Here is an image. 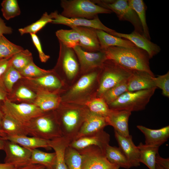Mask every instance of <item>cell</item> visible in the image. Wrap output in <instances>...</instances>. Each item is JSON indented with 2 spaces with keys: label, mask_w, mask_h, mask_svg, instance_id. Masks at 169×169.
<instances>
[{
  "label": "cell",
  "mask_w": 169,
  "mask_h": 169,
  "mask_svg": "<svg viewBox=\"0 0 169 169\" xmlns=\"http://www.w3.org/2000/svg\"><path fill=\"white\" fill-rule=\"evenodd\" d=\"M156 169H164L156 164Z\"/></svg>",
  "instance_id": "6f0895ef"
},
{
  "label": "cell",
  "mask_w": 169,
  "mask_h": 169,
  "mask_svg": "<svg viewBox=\"0 0 169 169\" xmlns=\"http://www.w3.org/2000/svg\"><path fill=\"white\" fill-rule=\"evenodd\" d=\"M1 11L3 15L7 20L19 15L20 8L17 0H4L1 3Z\"/></svg>",
  "instance_id": "60d3db41"
},
{
  "label": "cell",
  "mask_w": 169,
  "mask_h": 169,
  "mask_svg": "<svg viewBox=\"0 0 169 169\" xmlns=\"http://www.w3.org/2000/svg\"><path fill=\"white\" fill-rule=\"evenodd\" d=\"M101 68L80 76L73 85L60 95L61 102L85 105L96 97Z\"/></svg>",
  "instance_id": "6da1fadb"
},
{
  "label": "cell",
  "mask_w": 169,
  "mask_h": 169,
  "mask_svg": "<svg viewBox=\"0 0 169 169\" xmlns=\"http://www.w3.org/2000/svg\"><path fill=\"white\" fill-rule=\"evenodd\" d=\"M52 71L53 69L46 70L41 69L32 61L19 72L23 77L34 78L43 76Z\"/></svg>",
  "instance_id": "b9f144b4"
},
{
  "label": "cell",
  "mask_w": 169,
  "mask_h": 169,
  "mask_svg": "<svg viewBox=\"0 0 169 169\" xmlns=\"http://www.w3.org/2000/svg\"><path fill=\"white\" fill-rule=\"evenodd\" d=\"M23 49L22 47L12 43L3 35L0 37V59L11 58Z\"/></svg>",
  "instance_id": "e575fe53"
},
{
  "label": "cell",
  "mask_w": 169,
  "mask_h": 169,
  "mask_svg": "<svg viewBox=\"0 0 169 169\" xmlns=\"http://www.w3.org/2000/svg\"><path fill=\"white\" fill-rule=\"evenodd\" d=\"M3 150L5 153V163L30 162L31 150L14 142L5 140Z\"/></svg>",
  "instance_id": "2e32d148"
},
{
  "label": "cell",
  "mask_w": 169,
  "mask_h": 169,
  "mask_svg": "<svg viewBox=\"0 0 169 169\" xmlns=\"http://www.w3.org/2000/svg\"><path fill=\"white\" fill-rule=\"evenodd\" d=\"M73 49L79 63L80 76L94 69L101 68L107 59L106 54L102 50L96 52H88L84 50L79 46Z\"/></svg>",
  "instance_id": "7c38bea8"
},
{
  "label": "cell",
  "mask_w": 169,
  "mask_h": 169,
  "mask_svg": "<svg viewBox=\"0 0 169 169\" xmlns=\"http://www.w3.org/2000/svg\"><path fill=\"white\" fill-rule=\"evenodd\" d=\"M129 6L136 13L142 25L143 34L148 39L151 40L149 28L147 24L146 12V6L142 0H128Z\"/></svg>",
  "instance_id": "d6a6232c"
},
{
  "label": "cell",
  "mask_w": 169,
  "mask_h": 169,
  "mask_svg": "<svg viewBox=\"0 0 169 169\" xmlns=\"http://www.w3.org/2000/svg\"><path fill=\"white\" fill-rule=\"evenodd\" d=\"M120 166H117V165H116L115 166L112 167V168H109V169H119V168H120Z\"/></svg>",
  "instance_id": "9f6ffc18"
},
{
  "label": "cell",
  "mask_w": 169,
  "mask_h": 169,
  "mask_svg": "<svg viewBox=\"0 0 169 169\" xmlns=\"http://www.w3.org/2000/svg\"><path fill=\"white\" fill-rule=\"evenodd\" d=\"M36 95L32 104L44 112L55 110L61 102L60 94L58 93L39 90Z\"/></svg>",
  "instance_id": "603a6c76"
},
{
  "label": "cell",
  "mask_w": 169,
  "mask_h": 169,
  "mask_svg": "<svg viewBox=\"0 0 169 169\" xmlns=\"http://www.w3.org/2000/svg\"><path fill=\"white\" fill-rule=\"evenodd\" d=\"M72 141L64 136L50 140V145L56 154V163L54 169H68L64 159L66 147Z\"/></svg>",
  "instance_id": "4316f807"
},
{
  "label": "cell",
  "mask_w": 169,
  "mask_h": 169,
  "mask_svg": "<svg viewBox=\"0 0 169 169\" xmlns=\"http://www.w3.org/2000/svg\"><path fill=\"white\" fill-rule=\"evenodd\" d=\"M53 20L52 13L49 14L45 12L39 19L23 28H19L18 30L21 35L27 33L36 34L48 23H51Z\"/></svg>",
  "instance_id": "836d02e7"
},
{
  "label": "cell",
  "mask_w": 169,
  "mask_h": 169,
  "mask_svg": "<svg viewBox=\"0 0 169 169\" xmlns=\"http://www.w3.org/2000/svg\"><path fill=\"white\" fill-rule=\"evenodd\" d=\"M96 32L101 50L111 46L131 48L136 46L128 40L113 36L103 30L96 29Z\"/></svg>",
  "instance_id": "484cf974"
},
{
  "label": "cell",
  "mask_w": 169,
  "mask_h": 169,
  "mask_svg": "<svg viewBox=\"0 0 169 169\" xmlns=\"http://www.w3.org/2000/svg\"><path fill=\"white\" fill-rule=\"evenodd\" d=\"M107 125L105 117L90 111L73 140L103 130Z\"/></svg>",
  "instance_id": "7402d4cb"
},
{
  "label": "cell",
  "mask_w": 169,
  "mask_h": 169,
  "mask_svg": "<svg viewBox=\"0 0 169 169\" xmlns=\"http://www.w3.org/2000/svg\"><path fill=\"white\" fill-rule=\"evenodd\" d=\"M2 104V103L1 104L0 102V115L2 116H3V114L2 110V108H1Z\"/></svg>",
  "instance_id": "11a10c76"
},
{
  "label": "cell",
  "mask_w": 169,
  "mask_h": 169,
  "mask_svg": "<svg viewBox=\"0 0 169 169\" xmlns=\"http://www.w3.org/2000/svg\"><path fill=\"white\" fill-rule=\"evenodd\" d=\"M8 93L7 92L3 84H0V102L3 101L7 97Z\"/></svg>",
  "instance_id": "f907efd6"
},
{
  "label": "cell",
  "mask_w": 169,
  "mask_h": 169,
  "mask_svg": "<svg viewBox=\"0 0 169 169\" xmlns=\"http://www.w3.org/2000/svg\"><path fill=\"white\" fill-rule=\"evenodd\" d=\"M78 151L81 156V169H108L116 165L110 162L97 146H91Z\"/></svg>",
  "instance_id": "8fae6325"
},
{
  "label": "cell",
  "mask_w": 169,
  "mask_h": 169,
  "mask_svg": "<svg viewBox=\"0 0 169 169\" xmlns=\"http://www.w3.org/2000/svg\"><path fill=\"white\" fill-rule=\"evenodd\" d=\"M33 61L32 53L28 49L16 53L10 59V64L19 71Z\"/></svg>",
  "instance_id": "d590c367"
},
{
  "label": "cell",
  "mask_w": 169,
  "mask_h": 169,
  "mask_svg": "<svg viewBox=\"0 0 169 169\" xmlns=\"http://www.w3.org/2000/svg\"><path fill=\"white\" fill-rule=\"evenodd\" d=\"M5 140L0 137V150H3Z\"/></svg>",
  "instance_id": "db71d44e"
},
{
  "label": "cell",
  "mask_w": 169,
  "mask_h": 169,
  "mask_svg": "<svg viewBox=\"0 0 169 169\" xmlns=\"http://www.w3.org/2000/svg\"><path fill=\"white\" fill-rule=\"evenodd\" d=\"M54 111L63 136L72 141L90 112L85 105L63 102Z\"/></svg>",
  "instance_id": "3957f363"
},
{
  "label": "cell",
  "mask_w": 169,
  "mask_h": 169,
  "mask_svg": "<svg viewBox=\"0 0 169 169\" xmlns=\"http://www.w3.org/2000/svg\"><path fill=\"white\" fill-rule=\"evenodd\" d=\"M132 71L112 60L106 59L101 68L96 97H101L107 90L127 80L131 74Z\"/></svg>",
  "instance_id": "8992f818"
},
{
  "label": "cell",
  "mask_w": 169,
  "mask_h": 169,
  "mask_svg": "<svg viewBox=\"0 0 169 169\" xmlns=\"http://www.w3.org/2000/svg\"><path fill=\"white\" fill-rule=\"evenodd\" d=\"M30 162L33 164H39L48 169H54L56 163V154L55 152L48 153L37 149L31 150Z\"/></svg>",
  "instance_id": "f1b7e54d"
},
{
  "label": "cell",
  "mask_w": 169,
  "mask_h": 169,
  "mask_svg": "<svg viewBox=\"0 0 169 169\" xmlns=\"http://www.w3.org/2000/svg\"><path fill=\"white\" fill-rule=\"evenodd\" d=\"M23 78L30 82V84H33L38 88L39 87L38 90H44L61 94L67 89L53 69L51 73L38 77Z\"/></svg>",
  "instance_id": "5bb4252c"
},
{
  "label": "cell",
  "mask_w": 169,
  "mask_h": 169,
  "mask_svg": "<svg viewBox=\"0 0 169 169\" xmlns=\"http://www.w3.org/2000/svg\"><path fill=\"white\" fill-rule=\"evenodd\" d=\"M27 169H48L44 166L39 164H33Z\"/></svg>",
  "instance_id": "816d5d0a"
},
{
  "label": "cell",
  "mask_w": 169,
  "mask_h": 169,
  "mask_svg": "<svg viewBox=\"0 0 169 169\" xmlns=\"http://www.w3.org/2000/svg\"><path fill=\"white\" fill-rule=\"evenodd\" d=\"M140 152V161L149 169H156V158L159 147L140 143L137 146Z\"/></svg>",
  "instance_id": "f546056e"
},
{
  "label": "cell",
  "mask_w": 169,
  "mask_h": 169,
  "mask_svg": "<svg viewBox=\"0 0 169 169\" xmlns=\"http://www.w3.org/2000/svg\"><path fill=\"white\" fill-rule=\"evenodd\" d=\"M131 112L125 110L110 109L105 117L108 125L112 126L119 134L125 137H129L128 120Z\"/></svg>",
  "instance_id": "d6986e66"
},
{
  "label": "cell",
  "mask_w": 169,
  "mask_h": 169,
  "mask_svg": "<svg viewBox=\"0 0 169 169\" xmlns=\"http://www.w3.org/2000/svg\"><path fill=\"white\" fill-rule=\"evenodd\" d=\"M85 105L91 112L106 117L108 115L110 109L108 105L102 97H95L92 99Z\"/></svg>",
  "instance_id": "8d00e7d4"
},
{
  "label": "cell",
  "mask_w": 169,
  "mask_h": 169,
  "mask_svg": "<svg viewBox=\"0 0 169 169\" xmlns=\"http://www.w3.org/2000/svg\"><path fill=\"white\" fill-rule=\"evenodd\" d=\"M59 43V57L53 69L68 89L80 77L79 65L74 49L67 47Z\"/></svg>",
  "instance_id": "277c9868"
},
{
  "label": "cell",
  "mask_w": 169,
  "mask_h": 169,
  "mask_svg": "<svg viewBox=\"0 0 169 169\" xmlns=\"http://www.w3.org/2000/svg\"><path fill=\"white\" fill-rule=\"evenodd\" d=\"M64 159L68 169H81V156L78 150L68 146L65 150Z\"/></svg>",
  "instance_id": "f35d334b"
},
{
  "label": "cell",
  "mask_w": 169,
  "mask_h": 169,
  "mask_svg": "<svg viewBox=\"0 0 169 169\" xmlns=\"http://www.w3.org/2000/svg\"><path fill=\"white\" fill-rule=\"evenodd\" d=\"M157 89L155 88L133 92L127 91L108 105L110 109L131 112L143 110Z\"/></svg>",
  "instance_id": "ba28073f"
},
{
  "label": "cell",
  "mask_w": 169,
  "mask_h": 169,
  "mask_svg": "<svg viewBox=\"0 0 169 169\" xmlns=\"http://www.w3.org/2000/svg\"><path fill=\"white\" fill-rule=\"evenodd\" d=\"M110 140V135L103 129L72 141L69 146L79 150L89 146H95L99 147L104 153L106 147L109 145Z\"/></svg>",
  "instance_id": "9a60e30c"
},
{
  "label": "cell",
  "mask_w": 169,
  "mask_h": 169,
  "mask_svg": "<svg viewBox=\"0 0 169 169\" xmlns=\"http://www.w3.org/2000/svg\"><path fill=\"white\" fill-rule=\"evenodd\" d=\"M1 127L3 132L6 136L28 135L24 125L6 114H3L2 117Z\"/></svg>",
  "instance_id": "83f0119b"
},
{
  "label": "cell",
  "mask_w": 169,
  "mask_h": 169,
  "mask_svg": "<svg viewBox=\"0 0 169 169\" xmlns=\"http://www.w3.org/2000/svg\"><path fill=\"white\" fill-rule=\"evenodd\" d=\"M127 80L118 84L104 93L101 97L108 105L116 100L122 94L128 91Z\"/></svg>",
  "instance_id": "74e56055"
},
{
  "label": "cell",
  "mask_w": 169,
  "mask_h": 169,
  "mask_svg": "<svg viewBox=\"0 0 169 169\" xmlns=\"http://www.w3.org/2000/svg\"><path fill=\"white\" fill-rule=\"evenodd\" d=\"M156 163L164 169H169V158H163L161 157L158 153L156 156Z\"/></svg>",
  "instance_id": "681fc988"
},
{
  "label": "cell",
  "mask_w": 169,
  "mask_h": 169,
  "mask_svg": "<svg viewBox=\"0 0 169 169\" xmlns=\"http://www.w3.org/2000/svg\"><path fill=\"white\" fill-rule=\"evenodd\" d=\"M5 140L14 142L27 149L32 150L38 148H43L50 150V140H48L27 136H7Z\"/></svg>",
  "instance_id": "d4e9b609"
},
{
  "label": "cell",
  "mask_w": 169,
  "mask_h": 169,
  "mask_svg": "<svg viewBox=\"0 0 169 169\" xmlns=\"http://www.w3.org/2000/svg\"><path fill=\"white\" fill-rule=\"evenodd\" d=\"M10 59L11 58L0 59V84H3V75L8 68L10 65Z\"/></svg>",
  "instance_id": "7dc6e473"
},
{
  "label": "cell",
  "mask_w": 169,
  "mask_h": 169,
  "mask_svg": "<svg viewBox=\"0 0 169 169\" xmlns=\"http://www.w3.org/2000/svg\"><path fill=\"white\" fill-rule=\"evenodd\" d=\"M1 108L3 114L9 115L25 126L33 119L44 113L33 104H17L7 97L3 101Z\"/></svg>",
  "instance_id": "9c48e42d"
},
{
  "label": "cell",
  "mask_w": 169,
  "mask_h": 169,
  "mask_svg": "<svg viewBox=\"0 0 169 169\" xmlns=\"http://www.w3.org/2000/svg\"><path fill=\"white\" fill-rule=\"evenodd\" d=\"M63 11L60 14L68 18L93 19L99 14H110V10L100 6L90 0H62Z\"/></svg>",
  "instance_id": "52a82bcc"
},
{
  "label": "cell",
  "mask_w": 169,
  "mask_h": 169,
  "mask_svg": "<svg viewBox=\"0 0 169 169\" xmlns=\"http://www.w3.org/2000/svg\"><path fill=\"white\" fill-rule=\"evenodd\" d=\"M55 34L59 42L67 47L74 49L79 46V35L73 29H59L56 31Z\"/></svg>",
  "instance_id": "1f68e13d"
},
{
  "label": "cell",
  "mask_w": 169,
  "mask_h": 169,
  "mask_svg": "<svg viewBox=\"0 0 169 169\" xmlns=\"http://www.w3.org/2000/svg\"><path fill=\"white\" fill-rule=\"evenodd\" d=\"M155 86L162 90V94L165 97H169V72L166 74L158 75L153 78Z\"/></svg>",
  "instance_id": "ee69618b"
},
{
  "label": "cell",
  "mask_w": 169,
  "mask_h": 169,
  "mask_svg": "<svg viewBox=\"0 0 169 169\" xmlns=\"http://www.w3.org/2000/svg\"><path fill=\"white\" fill-rule=\"evenodd\" d=\"M33 164L30 162L0 163V169H27Z\"/></svg>",
  "instance_id": "bcb514c9"
},
{
  "label": "cell",
  "mask_w": 169,
  "mask_h": 169,
  "mask_svg": "<svg viewBox=\"0 0 169 169\" xmlns=\"http://www.w3.org/2000/svg\"><path fill=\"white\" fill-rule=\"evenodd\" d=\"M105 155L111 163L126 169L131 167L126 156L119 147L112 146L109 145L106 147Z\"/></svg>",
  "instance_id": "4dcf8cb0"
},
{
  "label": "cell",
  "mask_w": 169,
  "mask_h": 169,
  "mask_svg": "<svg viewBox=\"0 0 169 169\" xmlns=\"http://www.w3.org/2000/svg\"><path fill=\"white\" fill-rule=\"evenodd\" d=\"M30 34L33 43L38 51L41 61L43 63L46 62L50 58V56L44 53L40 40L37 35L35 34Z\"/></svg>",
  "instance_id": "f6af8a7d"
},
{
  "label": "cell",
  "mask_w": 169,
  "mask_h": 169,
  "mask_svg": "<svg viewBox=\"0 0 169 169\" xmlns=\"http://www.w3.org/2000/svg\"><path fill=\"white\" fill-rule=\"evenodd\" d=\"M112 35L128 40L136 47L145 50L148 54L150 59L159 53L161 48L157 44L151 42L144 36L134 30L130 34H125L115 31Z\"/></svg>",
  "instance_id": "e0dca14e"
},
{
  "label": "cell",
  "mask_w": 169,
  "mask_h": 169,
  "mask_svg": "<svg viewBox=\"0 0 169 169\" xmlns=\"http://www.w3.org/2000/svg\"><path fill=\"white\" fill-rule=\"evenodd\" d=\"M13 33V29L7 26L4 21L0 17V37L3 34H10Z\"/></svg>",
  "instance_id": "c3c4849f"
},
{
  "label": "cell",
  "mask_w": 169,
  "mask_h": 169,
  "mask_svg": "<svg viewBox=\"0 0 169 169\" xmlns=\"http://www.w3.org/2000/svg\"><path fill=\"white\" fill-rule=\"evenodd\" d=\"M28 135L48 140L63 136L54 111L45 112L25 126Z\"/></svg>",
  "instance_id": "5b68a950"
},
{
  "label": "cell",
  "mask_w": 169,
  "mask_h": 169,
  "mask_svg": "<svg viewBox=\"0 0 169 169\" xmlns=\"http://www.w3.org/2000/svg\"><path fill=\"white\" fill-rule=\"evenodd\" d=\"M115 136L119 147L128 160L131 167L140 165V152L137 146L134 144L132 137H125L115 131Z\"/></svg>",
  "instance_id": "ffe728a7"
},
{
  "label": "cell",
  "mask_w": 169,
  "mask_h": 169,
  "mask_svg": "<svg viewBox=\"0 0 169 169\" xmlns=\"http://www.w3.org/2000/svg\"><path fill=\"white\" fill-rule=\"evenodd\" d=\"M155 77L145 71L132 70L127 80L128 91L133 92L156 88L153 80Z\"/></svg>",
  "instance_id": "44dd1931"
},
{
  "label": "cell",
  "mask_w": 169,
  "mask_h": 169,
  "mask_svg": "<svg viewBox=\"0 0 169 169\" xmlns=\"http://www.w3.org/2000/svg\"><path fill=\"white\" fill-rule=\"evenodd\" d=\"M95 4L115 13L119 19L130 22L134 31L143 34L141 24L135 11L129 5L127 0H92Z\"/></svg>",
  "instance_id": "30bf717a"
},
{
  "label": "cell",
  "mask_w": 169,
  "mask_h": 169,
  "mask_svg": "<svg viewBox=\"0 0 169 169\" xmlns=\"http://www.w3.org/2000/svg\"><path fill=\"white\" fill-rule=\"evenodd\" d=\"M101 50L105 53L107 59L112 60L125 68L145 71L155 77L150 69L149 55L141 48L136 46L131 48L111 46Z\"/></svg>",
  "instance_id": "7a4b0ae2"
},
{
  "label": "cell",
  "mask_w": 169,
  "mask_h": 169,
  "mask_svg": "<svg viewBox=\"0 0 169 169\" xmlns=\"http://www.w3.org/2000/svg\"><path fill=\"white\" fill-rule=\"evenodd\" d=\"M71 28L75 30L79 33V46L83 49L90 52H96L101 51L96 29L90 27L79 26Z\"/></svg>",
  "instance_id": "ac0fdd59"
},
{
  "label": "cell",
  "mask_w": 169,
  "mask_h": 169,
  "mask_svg": "<svg viewBox=\"0 0 169 169\" xmlns=\"http://www.w3.org/2000/svg\"><path fill=\"white\" fill-rule=\"evenodd\" d=\"M2 116L0 115V137L3 138L4 140L6 137V135L3 132L1 127Z\"/></svg>",
  "instance_id": "f5cc1de1"
},
{
  "label": "cell",
  "mask_w": 169,
  "mask_h": 169,
  "mask_svg": "<svg viewBox=\"0 0 169 169\" xmlns=\"http://www.w3.org/2000/svg\"><path fill=\"white\" fill-rule=\"evenodd\" d=\"M23 76L20 72L11 64L5 72L3 78V82L7 92L10 93L14 84Z\"/></svg>",
  "instance_id": "ab89813d"
},
{
  "label": "cell",
  "mask_w": 169,
  "mask_h": 169,
  "mask_svg": "<svg viewBox=\"0 0 169 169\" xmlns=\"http://www.w3.org/2000/svg\"><path fill=\"white\" fill-rule=\"evenodd\" d=\"M36 96V94L35 92L27 87L23 85L19 86L14 93V96L17 99L24 101L33 102Z\"/></svg>",
  "instance_id": "7bdbcfd3"
},
{
  "label": "cell",
  "mask_w": 169,
  "mask_h": 169,
  "mask_svg": "<svg viewBox=\"0 0 169 169\" xmlns=\"http://www.w3.org/2000/svg\"><path fill=\"white\" fill-rule=\"evenodd\" d=\"M53 20L51 23L67 26L70 28L74 27H84L93 28L103 30L112 35L115 31L110 28L103 24L98 16L93 19L84 18H68L59 14L57 11L52 12Z\"/></svg>",
  "instance_id": "4fadbf2b"
},
{
  "label": "cell",
  "mask_w": 169,
  "mask_h": 169,
  "mask_svg": "<svg viewBox=\"0 0 169 169\" xmlns=\"http://www.w3.org/2000/svg\"><path fill=\"white\" fill-rule=\"evenodd\" d=\"M137 128L144 135L145 144L159 147L166 142L169 137V126L158 129H152L141 125Z\"/></svg>",
  "instance_id": "cb8c5ba5"
}]
</instances>
